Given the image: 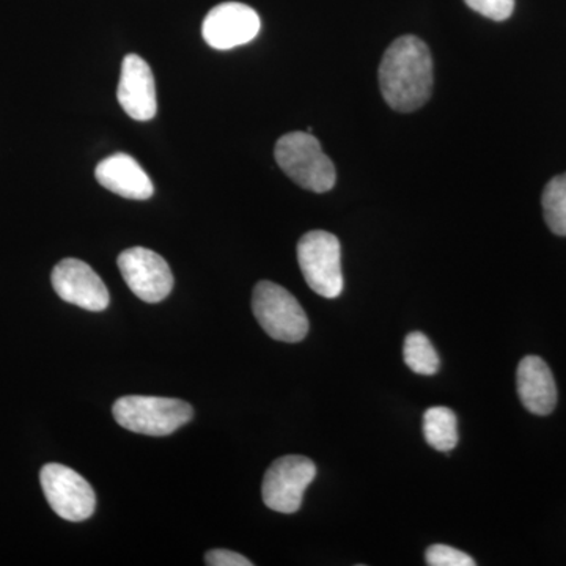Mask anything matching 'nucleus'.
Segmentation results:
<instances>
[{"instance_id":"obj_1","label":"nucleus","mask_w":566,"mask_h":566,"mask_svg":"<svg viewBox=\"0 0 566 566\" xmlns=\"http://www.w3.org/2000/svg\"><path fill=\"white\" fill-rule=\"evenodd\" d=\"M433 59L422 40L400 36L387 48L379 65V87L386 103L398 112H415L433 92Z\"/></svg>"},{"instance_id":"obj_2","label":"nucleus","mask_w":566,"mask_h":566,"mask_svg":"<svg viewBox=\"0 0 566 566\" xmlns=\"http://www.w3.org/2000/svg\"><path fill=\"white\" fill-rule=\"evenodd\" d=\"M275 161L297 186L307 191H331L337 180L334 163L324 155L318 139L311 133H290L275 144Z\"/></svg>"},{"instance_id":"obj_3","label":"nucleus","mask_w":566,"mask_h":566,"mask_svg":"<svg viewBox=\"0 0 566 566\" xmlns=\"http://www.w3.org/2000/svg\"><path fill=\"white\" fill-rule=\"evenodd\" d=\"M112 412L125 430L147 436L172 434L193 416L192 406L186 401L145 395L118 398Z\"/></svg>"},{"instance_id":"obj_4","label":"nucleus","mask_w":566,"mask_h":566,"mask_svg":"<svg viewBox=\"0 0 566 566\" xmlns=\"http://www.w3.org/2000/svg\"><path fill=\"white\" fill-rule=\"evenodd\" d=\"M256 322L271 338L297 344L308 334V318L303 305L289 290L270 281L256 283L252 296Z\"/></svg>"},{"instance_id":"obj_5","label":"nucleus","mask_w":566,"mask_h":566,"mask_svg":"<svg viewBox=\"0 0 566 566\" xmlns=\"http://www.w3.org/2000/svg\"><path fill=\"white\" fill-rule=\"evenodd\" d=\"M297 262L305 282L319 296L334 300L344 292L340 241L335 234L314 230L297 243Z\"/></svg>"},{"instance_id":"obj_6","label":"nucleus","mask_w":566,"mask_h":566,"mask_svg":"<svg viewBox=\"0 0 566 566\" xmlns=\"http://www.w3.org/2000/svg\"><path fill=\"white\" fill-rule=\"evenodd\" d=\"M40 483L48 504L62 520L81 523L95 512V491L84 476L69 465H44L40 472Z\"/></svg>"},{"instance_id":"obj_7","label":"nucleus","mask_w":566,"mask_h":566,"mask_svg":"<svg viewBox=\"0 0 566 566\" xmlns=\"http://www.w3.org/2000/svg\"><path fill=\"white\" fill-rule=\"evenodd\" d=\"M314 461L301 455L279 458L264 474L262 495L264 505L274 512L296 513L303 505L305 490L314 482Z\"/></svg>"},{"instance_id":"obj_8","label":"nucleus","mask_w":566,"mask_h":566,"mask_svg":"<svg viewBox=\"0 0 566 566\" xmlns=\"http://www.w3.org/2000/svg\"><path fill=\"white\" fill-rule=\"evenodd\" d=\"M117 263L126 285L145 303H161L172 292L174 274L169 264L150 249H126Z\"/></svg>"},{"instance_id":"obj_9","label":"nucleus","mask_w":566,"mask_h":566,"mask_svg":"<svg viewBox=\"0 0 566 566\" xmlns=\"http://www.w3.org/2000/svg\"><path fill=\"white\" fill-rule=\"evenodd\" d=\"M262 29L256 11L240 2H223L214 7L203 21L202 35L208 46L218 51L251 43Z\"/></svg>"},{"instance_id":"obj_10","label":"nucleus","mask_w":566,"mask_h":566,"mask_svg":"<svg viewBox=\"0 0 566 566\" xmlns=\"http://www.w3.org/2000/svg\"><path fill=\"white\" fill-rule=\"evenodd\" d=\"M51 282L65 303L91 312H103L109 305V292L102 277L81 260H62L52 271Z\"/></svg>"},{"instance_id":"obj_11","label":"nucleus","mask_w":566,"mask_h":566,"mask_svg":"<svg viewBox=\"0 0 566 566\" xmlns=\"http://www.w3.org/2000/svg\"><path fill=\"white\" fill-rule=\"evenodd\" d=\"M117 98L122 109L133 120H151L158 111L155 77L150 65L137 54H129L123 59Z\"/></svg>"},{"instance_id":"obj_12","label":"nucleus","mask_w":566,"mask_h":566,"mask_svg":"<svg viewBox=\"0 0 566 566\" xmlns=\"http://www.w3.org/2000/svg\"><path fill=\"white\" fill-rule=\"evenodd\" d=\"M95 177L103 188L123 199L148 200L155 192L150 177L142 169L140 164L126 153H115L99 163Z\"/></svg>"},{"instance_id":"obj_13","label":"nucleus","mask_w":566,"mask_h":566,"mask_svg":"<svg viewBox=\"0 0 566 566\" xmlns=\"http://www.w3.org/2000/svg\"><path fill=\"white\" fill-rule=\"evenodd\" d=\"M517 394L528 412L547 416L556 409L557 386L549 365L538 356H526L517 365Z\"/></svg>"},{"instance_id":"obj_14","label":"nucleus","mask_w":566,"mask_h":566,"mask_svg":"<svg viewBox=\"0 0 566 566\" xmlns=\"http://www.w3.org/2000/svg\"><path fill=\"white\" fill-rule=\"evenodd\" d=\"M423 436L428 446L439 452L449 453L458 444V419L446 406H434L423 415Z\"/></svg>"},{"instance_id":"obj_15","label":"nucleus","mask_w":566,"mask_h":566,"mask_svg":"<svg viewBox=\"0 0 566 566\" xmlns=\"http://www.w3.org/2000/svg\"><path fill=\"white\" fill-rule=\"evenodd\" d=\"M542 203L551 232L566 237V174L547 182Z\"/></svg>"},{"instance_id":"obj_16","label":"nucleus","mask_w":566,"mask_h":566,"mask_svg":"<svg viewBox=\"0 0 566 566\" xmlns=\"http://www.w3.org/2000/svg\"><path fill=\"white\" fill-rule=\"evenodd\" d=\"M405 363L417 375H434L439 370V356L430 338L422 333H411L403 346Z\"/></svg>"},{"instance_id":"obj_17","label":"nucleus","mask_w":566,"mask_h":566,"mask_svg":"<svg viewBox=\"0 0 566 566\" xmlns=\"http://www.w3.org/2000/svg\"><path fill=\"white\" fill-rule=\"evenodd\" d=\"M427 564L430 566H474L475 560L463 551L447 545H433L424 553Z\"/></svg>"},{"instance_id":"obj_18","label":"nucleus","mask_w":566,"mask_h":566,"mask_svg":"<svg viewBox=\"0 0 566 566\" xmlns=\"http://www.w3.org/2000/svg\"><path fill=\"white\" fill-rule=\"evenodd\" d=\"M469 9L493 21H505L515 10V0H464Z\"/></svg>"},{"instance_id":"obj_19","label":"nucleus","mask_w":566,"mask_h":566,"mask_svg":"<svg viewBox=\"0 0 566 566\" xmlns=\"http://www.w3.org/2000/svg\"><path fill=\"white\" fill-rule=\"evenodd\" d=\"M205 564L210 566H252V562L241 554L229 549H212L205 556Z\"/></svg>"}]
</instances>
